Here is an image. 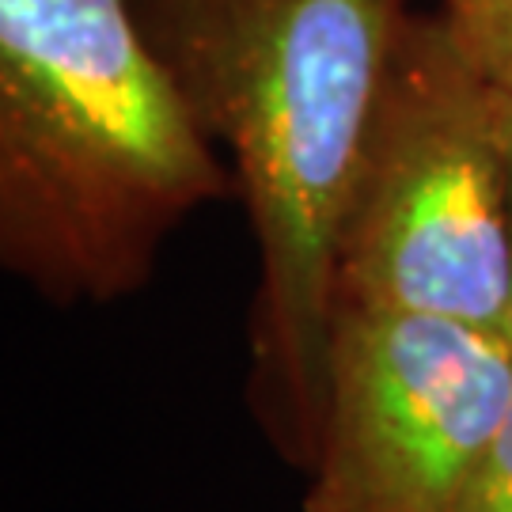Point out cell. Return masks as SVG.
I'll return each mask as SVG.
<instances>
[{
    "label": "cell",
    "mask_w": 512,
    "mask_h": 512,
    "mask_svg": "<svg viewBox=\"0 0 512 512\" xmlns=\"http://www.w3.org/2000/svg\"><path fill=\"white\" fill-rule=\"evenodd\" d=\"M148 46L228 145L258 251L247 406L311 471L327 410L334 243L406 0H129Z\"/></svg>",
    "instance_id": "obj_1"
},
{
    "label": "cell",
    "mask_w": 512,
    "mask_h": 512,
    "mask_svg": "<svg viewBox=\"0 0 512 512\" xmlns=\"http://www.w3.org/2000/svg\"><path fill=\"white\" fill-rule=\"evenodd\" d=\"M236 175L129 0H0V262L54 308L141 293Z\"/></svg>",
    "instance_id": "obj_2"
},
{
    "label": "cell",
    "mask_w": 512,
    "mask_h": 512,
    "mask_svg": "<svg viewBox=\"0 0 512 512\" xmlns=\"http://www.w3.org/2000/svg\"><path fill=\"white\" fill-rule=\"evenodd\" d=\"M509 285V171L494 92L440 12H410L338 220L334 304L505 334Z\"/></svg>",
    "instance_id": "obj_3"
},
{
    "label": "cell",
    "mask_w": 512,
    "mask_h": 512,
    "mask_svg": "<svg viewBox=\"0 0 512 512\" xmlns=\"http://www.w3.org/2000/svg\"><path fill=\"white\" fill-rule=\"evenodd\" d=\"M509 410L505 334L334 304L327 410L300 512H444Z\"/></svg>",
    "instance_id": "obj_4"
},
{
    "label": "cell",
    "mask_w": 512,
    "mask_h": 512,
    "mask_svg": "<svg viewBox=\"0 0 512 512\" xmlns=\"http://www.w3.org/2000/svg\"><path fill=\"white\" fill-rule=\"evenodd\" d=\"M440 19L482 84L512 103V0H440Z\"/></svg>",
    "instance_id": "obj_5"
},
{
    "label": "cell",
    "mask_w": 512,
    "mask_h": 512,
    "mask_svg": "<svg viewBox=\"0 0 512 512\" xmlns=\"http://www.w3.org/2000/svg\"><path fill=\"white\" fill-rule=\"evenodd\" d=\"M444 512H512V410Z\"/></svg>",
    "instance_id": "obj_6"
},
{
    "label": "cell",
    "mask_w": 512,
    "mask_h": 512,
    "mask_svg": "<svg viewBox=\"0 0 512 512\" xmlns=\"http://www.w3.org/2000/svg\"><path fill=\"white\" fill-rule=\"evenodd\" d=\"M497 103V129H501V148H505V171H509V228H512V103L494 95ZM505 338L512 346V285H509V315H505Z\"/></svg>",
    "instance_id": "obj_7"
}]
</instances>
